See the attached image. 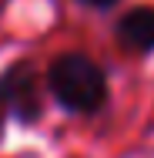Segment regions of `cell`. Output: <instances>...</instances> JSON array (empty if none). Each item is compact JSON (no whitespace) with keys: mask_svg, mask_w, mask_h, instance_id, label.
Returning <instances> with one entry per match:
<instances>
[{"mask_svg":"<svg viewBox=\"0 0 154 158\" xmlns=\"http://www.w3.org/2000/svg\"><path fill=\"white\" fill-rule=\"evenodd\" d=\"M47 94L57 108L77 118H91L107 104V71L84 51H64L44 71Z\"/></svg>","mask_w":154,"mask_h":158,"instance_id":"cell-1","label":"cell"},{"mask_svg":"<svg viewBox=\"0 0 154 158\" xmlns=\"http://www.w3.org/2000/svg\"><path fill=\"white\" fill-rule=\"evenodd\" d=\"M0 108L17 125L30 128L44 114V84L34 61H14L0 71Z\"/></svg>","mask_w":154,"mask_h":158,"instance_id":"cell-2","label":"cell"},{"mask_svg":"<svg viewBox=\"0 0 154 158\" xmlns=\"http://www.w3.org/2000/svg\"><path fill=\"white\" fill-rule=\"evenodd\" d=\"M114 40L124 54H154V7H127L114 20Z\"/></svg>","mask_w":154,"mask_h":158,"instance_id":"cell-3","label":"cell"},{"mask_svg":"<svg viewBox=\"0 0 154 158\" xmlns=\"http://www.w3.org/2000/svg\"><path fill=\"white\" fill-rule=\"evenodd\" d=\"M74 3H81V7H87V10H114L121 0H74Z\"/></svg>","mask_w":154,"mask_h":158,"instance_id":"cell-4","label":"cell"},{"mask_svg":"<svg viewBox=\"0 0 154 158\" xmlns=\"http://www.w3.org/2000/svg\"><path fill=\"white\" fill-rule=\"evenodd\" d=\"M3 125H7V114H3V108H0V138H3Z\"/></svg>","mask_w":154,"mask_h":158,"instance_id":"cell-5","label":"cell"}]
</instances>
